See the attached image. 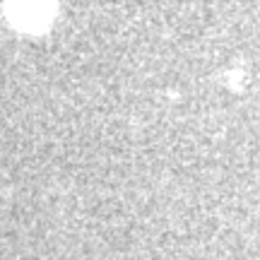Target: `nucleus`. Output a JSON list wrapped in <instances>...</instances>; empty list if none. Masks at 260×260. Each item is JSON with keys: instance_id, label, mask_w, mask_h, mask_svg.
<instances>
[{"instance_id": "1", "label": "nucleus", "mask_w": 260, "mask_h": 260, "mask_svg": "<svg viewBox=\"0 0 260 260\" xmlns=\"http://www.w3.org/2000/svg\"><path fill=\"white\" fill-rule=\"evenodd\" d=\"M10 17L24 29H37L51 12L53 0H5Z\"/></svg>"}]
</instances>
